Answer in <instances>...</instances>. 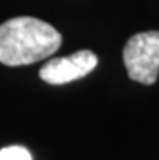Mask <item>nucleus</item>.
<instances>
[{
  "mask_svg": "<svg viewBox=\"0 0 159 160\" xmlns=\"http://www.w3.org/2000/svg\"><path fill=\"white\" fill-rule=\"evenodd\" d=\"M98 67V57L91 50H78L67 57L52 58L41 67L39 78L47 84H67L89 74Z\"/></svg>",
  "mask_w": 159,
  "mask_h": 160,
  "instance_id": "nucleus-3",
  "label": "nucleus"
},
{
  "mask_svg": "<svg viewBox=\"0 0 159 160\" xmlns=\"http://www.w3.org/2000/svg\"><path fill=\"white\" fill-rule=\"evenodd\" d=\"M62 45L54 26L33 16H16L0 24V63L23 67L41 62Z\"/></svg>",
  "mask_w": 159,
  "mask_h": 160,
  "instance_id": "nucleus-1",
  "label": "nucleus"
},
{
  "mask_svg": "<svg viewBox=\"0 0 159 160\" xmlns=\"http://www.w3.org/2000/svg\"><path fill=\"white\" fill-rule=\"evenodd\" d=\"M0 160H33V155L23 146H8L0 149Z\"/></svg>",
  "mask_w": 159,
  "mask_h": 160,
  "instance_id": "nucleus-4",
  "label": "nucleus"
},
{
  "mask_svg": "<svg viewBox=\"0 0 159 160\" xmlns=\"http://www.w3.org/2000/svg\"><path fill=\"white\" fill-rule=\"evenodd\" d=\"M124 63L130 79L154 84L159 74V31L132 36L124 47Z\"/></svg>",
  "mask_w": 159,
  "mask_h": 160,
  "instance_id": "nucleus-2",
  "label": "nucleus"
}]
</instances>
